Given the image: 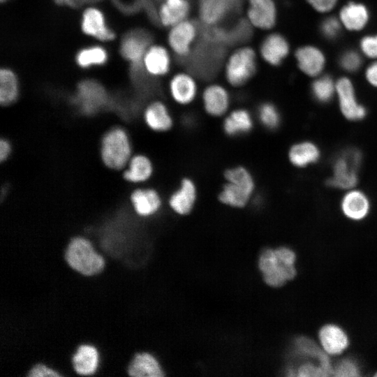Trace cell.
Returning a JSON list of instances; mask_svg holds the SVG:
<instances>
[{"mask_svg":"<svg viewBox=\"0 0 377 377\" xmlns=\"http://www.w3.org/2000/svg\"><path fill=\"white\" fill-rule=\"evenodd\" d=\"M259 61L257 49L251 45L243 44L233 48L222 65L226 84L235 89L246 86L256 75Z\"/></svg>","mask_w":377,"mask_h":377,"instance_id":"obj_1","label":"cell"},{"mask_svg":"<svg viewBox=\"0 0 377 377\" xmlns=\"http://www.w3.org/2000/svg\"><path fill=\"white\" fill-rule=\"evenodd\" d=\"M225 183L218 199L221 204L233 208H243L251 201L256 189V182L251 171L244 165L226 169Z\"/></svg>","mask_w":377,"mask_h":377,"instance_id":"obj_2","label":"cell"},{"mask_svg":"<svg viewBox=\"0 0 377 377\" xmlns=\"http://www.w3.org/2000/svg\"><path fill=\"white\" fill-rule=\"evenodd\" d=\"M362 163L363 153L357 147L341 149L332 158V174L325 180V185L344 191L357 187Z\"/></svg>","mask_w":377,"mask_h":377,"instance_id":"obj_3","label":"cell"},{"mask_svg":"<svg viewBox=\"0 0 377 377\" xmlns=\"http://www.w3.org/2000/svg\"><path fill=\"white\" fill-rule=\"evenodd\" d=\"M295 254L290 249L281 247L267 249L259 260V267L265 281L273 287H279L296 275Z\"/></svg>","mask_w":377,"mask_h":377,"instance_id":"obj_4","label":"cell"},{"mask_svg":"<svg viewBox=\"0 0 377 377\" xmlns=\"http://www.w3.org/2000/svg\"><path fill=\"white\" fill-rule=\"evenodd\" d=\"M64 258L73 269L85 276L100 273L105 265V258L96 250L92 242L83 236L71 239Z\"/></svg>","mask_w":377,"mask_h":377,"instance_id":"obj_5","label":"cell"},{"mask_svg":"<svg viewBox=\"0 0 377 377\" xmlns=\"http://www.w3.org/2000/svg\"><path fill=\"white\" fill-rule=\"evenodd\" d=\"M200 23L191 17L167 29L166 45L175 58L188 59L200 37Z\"/></svg>","mask_w":377,"mask_h":377,"instance_id":"obj_6","label":"cell"},{"mask_svg":"<svg viewBox=\"0 0 377 377\" xmlns=\"http://www.w3.org/2000/svg\"><path fill=\"white\" fill-rule=\"evenodd\" d=\"M131 146L126 132L120 127L108 131L101 140V154L104 164L111 169H121L128 163Z\"/></svg>","mask_w":377,"mask_h":377,"instance_id":"obj_7","label":"cell"},{"mask_svg":"<svg viewBox=\"0 0 377 377\" xmlns=\"http://www.w3.org/2000/svg\"><path fill=\"white\" fill-rule=\"evenodd\" d=\"M167 88L173 103L182 107L191 105L200 93L196 76L186 69L173 71L168 76Z\"/></svg>","mask_w":377,"mask_h":377,"instance_id":"obj_8","label":"cell"},{"mask_svg":"<svg viewBox=\"0 0 377 377\" xmlns=\"http://www.w3.org/2000/svg\"><path fill=\"white\" fill-rule=\"evenodd\" d=\"M242 0H196L199 23L207 28L218 27L235 14Z\"/></svg>","mask_w":377,"mask_h":377,"instance_id":"obj_9","label":"cell"},{"mask_svg":"<svg viewBox=\"0 0 377 377\" xmlns=\"http://www.w3.org/2000/svg\"><path fill=\"white\" fill-rule=\"evenodd\" d=\"M246 23L253 29L268 32L276 27L278 9L275 0H244Z\"/></svg>","mask_w":377,"mask_h":377,"instance_id":"obj_10","label":"cell"},{"mask_svg":"<svg viewBox=\"0 0 377 377\" xmlns=\"http://www.w3.org/2000/svg\"><path fill=\"white\" fill-rule=\"evenodd\" d=\"M336 96L343 117L351 122L364 120L368 114L367 108L357 98L352 81L346 77L336 82Z\"/></svg>","mask_w":377,"mask_h":377,"instance_id":"obj_11","label":"cell"},{"mask_svg":"<svg viewBox=\"0 0 377 377\" xmlns=\"http://www.w3.org/2000/svg\"><path fill=\"white\" fill-rule=\"evenodd\" d=\"M200 96L205 112L212 117H224L230 111L232 97L228 87L223 83H207L200 90Z\"/></svg>","mask_w":377,"mask_h":377,"instance_id":"obj_12","label":"cell"},{"mask_svg":"<svg viewBox=\"0 0 377 377\" xmlns=\"http://www.w3.org/2000/svg\"><path fill=\"white\" fill-rule=\"evenodd\" d=\"M174 59L166 44L152 43L142 59L144 73L154 78L168 77L172 73Z\"/></svg>","mask_w":377,"mask_h":377,"instance_id":"obj_13","label":"cell"},{"mask_svg":"<svg viewBox=\"0 0 377 377\" xmlns=\"http://www.w3.org/2000/svg\"><path fill=\"white\" fill-rule=\"evenodd\" d=\"M260 61L271 67L281 66L290 54L287 38L279 32L268 31L256 47Z\"/></svg>","mask_w":377,"mask_h":377,"instance_id":"obj_14","label":"cell"},{"mask_svg":"<svg viewBox=\"0 0 377 377\" xmlns=\"http://www.w3.org/2000/svg\"><path fill=\"white\" fill-rule=\"evenodd\" d=\"M371 204L368 194L355 187L344 191L340 199L339 207L341 212L348 219L360 221L369 215Z\"/></svg>","mask_w":377,"mask_h":377,"instance_id":"obj_15","label":"cell"},{"mask_svg":"<svg viewBox=\"0 0 377 377\" xmlns=\"http://www.w3.org/2000/svg\"><path fill=\"white\" fill-rule=\"evenodd\" d=\"M151 43V36L145 31H131L124 36L120 53L131 63L132 68H142L144 55Z\"/></svg>","mask_w":377,"mask_h":377,"instance_id":"obj_16","label":"cell"},{"mask_svg":"<svg viewBox=\"0 0 377 377\" xmlns=\"http://www.w3.org/2000/svg\"><path fill=\"white\" fill-rule=\"evenodd\" d=\"M75 101L83 113L91 114L106 103L107 94L98 82L83 80L78 84Z\"/></svg>","mask_w":377,"mask_h":377,"instance_id":"obj_17","label":"cell"},{"mask_svg":"<svg viewBox=\"0 0 377 377\" xmlns=\"http://www.w3.org/2000/svg\"><path fill=\"white\" fill-rule=\"evenodd\" d=\"M193 10L190 0H161L156 9V20L164 29L191 17Z\"/></svg>","mask_w":377,"mask_h":377,"instance_id":"obj_18","label":"cell"},{"mask_svg":"<svg viewBox=\"0 0 377 377\" xmlns=\"http://www.w3.org/2000/svg\"><path fill=\"white\" fill-rule=\"evenodd\" d=\"M198 198V189L195 182L190 177L181 179L177 188L168 198L171 210L178 215H187L194 208Z\"/></svg>","mask_w":377,"mask_h":377,"instance_id":"obj_19","label":"cell"},{"mask_svg":"<svg viewBox=\"0 0 377 377\" xmlns=\"http://www.w3.org/2000/svg\"><path fill=\"white\" fill-rule=\"evenodd\" d=\"M322 152L319 146L309 140H300L293 144L288 149L287 157L295 168L303 169L319 162Z\"/></svg>","mask_w":377,"mask_h":377,"instance_id":"obj_20","label":"cell"},{"mask_svg":"<svg viewBox=\"0 0 377 377\" xmlns=\"http://www.w3.org/2000/svg\"><path fill=\"white\" fill-rule=\"evenodd\" d=\"M82 31L101 41H110L115 38L114 31L106 24L103 13L96 8H88L81 21Z\"/></svg>","mask_w":377,"mask_h":377,"instance_id":"obj_21","label":"cell"},{"mask_svg":"<svg viewBox=\"0 0 377 377\" xmlns=\"http://www.w3.org/2000/svg\"><path fill=\"white\" fill-rule=\"evenodd\" d=\"M295 58L300 70L310 77L319 76L325 65L324 54L313 45L298 47L295 52Z\"/></svg>","mask_w":377,"mask_h":377,"instance_id":"obj_22","label":"cell"},{"mask_svg":"<svg viewBox=\"0 0 377 377\" xmlns=\"http://www.w3.org/2000/svg\"><path fill=\"white\" fill-rule=\"evenodd\" d=\"M143 117L146 125L155 132H167L174 126L168 105L160 100L151 102L145 109Z\"/></svg>","mask_w":377,"mask_h":377,"instance_id":"obj_23","label":"cell"},{"mask_svg":"<svg viewBox=\"0 0 377 377\" xmlns=\"http://www.w3.org/2000/svg\"><path fill=\"white\" fill-rule=\"evenodd\" d=\"M223 117L222 128L229 137L247 134L254 126L253 117L246 108H237L230 110Z\"/></svg>","mask_w":377,"mask_h":377,"instance_id":"obj_24","label":"cell"},{"mask_svg":"<svg viewBox=\"0 0 377 377\" xmlns=\"http://www.w3.org/2000/svg\"><path fill=\"white\" fill-rule=\"evenodd\" d=\"M131 201L136 214L142 217L156 214L163 205L160 193L151 188L135 190L131 195Z\"/></svg>","mask_w":377,"mask_h":377,"instance_id":"obj_25","label":"cell"},{"mask_svg":"<svg viewBox=\"0 0 377 377\" xmlns=\"http://www.w3.org/2000/svg\"><path fill=\"white\" fill-rule=\"evenodd\" d=\"M99 362L97 348L91 344H80L72 357V364L77 375H94Z\"/></svg>","mask_w":377,"mask_h":377,"instance_id":"obj_26","label":"cell"},{"mask_svg":"<svg viewBox=\"0 0 377 377\" xmlns=\"http://www.w3.org/2000/svg\"><path fill=\"white\" fill-rule=\"evenodd\" d=\"M128 374L133 377H161L163 371L156 359L145 352L136 353L128 366Z\"/></svg>","mask_w":377,"mask_h":377,"instance_id":"obj_27","label":"cell"},{"mask_svg":"<svg viewBox=\"0 0 377 377\" xmlns=\"http://www.w3.org/2000/svg\"><path fill=\"white\" fill-rule=\"evenodd\" d=\"M319 339L323 350L330 355L341 353L348 346L345 332L335 325H326L319 332Z\"/></svg>","mask_w":377,"mask_h":377,"instance_id":"obj_28","label":"cell"},{"mask_svg":"<svg viewBox=\"0 0 377 377\" xmlns=\"http://www.w3.org/2000/svg\"><path fill=\"white\" fill-rule=\"evenodd\" d=\"M369 13L362 3L349 2L345 5L339 13V20L342 25L350 31H360L367 24Z\"/></svg>","mask_w":377,"mask_h":377,"instance_id":"obj_29","label":"cell"},{"mask_svg":"<svg viewBox=\"0 0 377 377\" xmlns=\"http://www.w3.org/2000/svg\"><path fill=\"white\" fill-rule=\"evenodd\" d=\"M295 343V349L299 355L316 359L327 376L333 374V367L327 353L323 351L312 339L301 337L296 339Z\"/></svg>","mask_w":377,"mask_h":377,"instance_id":"obj_30","label":"cell"},{"mask_svg":"<svg viewBox=\"0 0 377 377\" xmlns=\"http://www.w3.org/2000/svg\"><path fill=\"white\" fill-rule=\"evenodd\" d=\"M154 172L151 161L147 156L138 154L131 158L128 168L124 172L128 182L140 183L151 178Z\"/></svg>","mask_w":377,"mask_h":377,"instance_id":"obj_31","label":"cell"},{"mask_svg":"<svg viewBox=\"0 0 377 377\" xmlns=\"http://www.w3.org/2000/svg\"><path fill=\"white\" fill-rule=\"evenodd\" d=\"M18 96V82L14 72L7 68L0 70V103L7 105L14 103Z\"/></svg>","mask_w":377,"mask_h":377,"instance_id":"obj_32","label":"cell"},{"mask_svg":"<svg viewBox=\"0 0 377 377\" xmlns=\"http://www.w3.org/2000/svg\"><path fill=\"white\" fill-rule=\"evenodd\" d=\"M256 114L260 124L267 130L276 131L281 126V114L276 105L272 102L264 101L260 103Z\"/></svg>","mask_w":377,"mask_h":377,"instance_id":"obj_33","label":"cell"},{"mask_svg":"<svg viewBox=\"0 0 377 377\" xmlns=\"http://www.w3.org/2000/svg\"><path fill=\"white\" fill-rule=\"evenodd\" d=\"M311 92L318 103H329L336 95V82L330 76H319L311 84Z\"/></svg>","mask_w":377,"mask_h":377,"instance_id":"obj_34","label":"cell"},{"mask_svg":"<svg viewBox=\"0 0 377 377\" xmlns=\"http://www.w3.org/2000/svg\"><path fill=\"white\" fill-rule=\"evenodd\" d=\"M107 60L108 52L105 49L96 45L80 50L75 57L77 64L82 68L105 64Z\"/></svg>","mask_w":377,"mask_h":377,"instance_id":"obj_35","label":"cell"},{"mask_svg":"<svg viewBox=\"0 0 377 377\" xmlns=\"http://www.w3.org/2000/svg\"><path fill=\"white\" fill-rule=\"evenodd\" d=\"M362 63V58L359 53L354 50H347L343 52L339 59L341 67L350 73L357 71Z\"/></svg>","mask_w":377,"mask_h":377,"instance_id":"obj_36","label":"cell"},{"mask_svg":"<svg viewBox=\"0 0 377 377\" xmlns=\"http://www.w3.org/2000/svg\"><path fill=\"white\" fill-rule=\"evenodd\" d=\"M360 369L357 364L351 359H345L340 361L334 369L333 375L335 376H358Z\"/></svg>","mask_w":377,"mask_h":377,"instance_id":"obj_37","label":"cell"},{"mask_svg":"<svg viewBox=\"0 0 377 377\" xmlns=\"http://www.w3.org/2000/svg\"><path fill=\"white\" fill-rule=\"evenodd\" d=\"M341 21L334 17H330L323 20L320 26L323 35L328 39L337 38L341 31Z\"/></svg>","mask_w":377,"mask_h":377,"instance_id":"obj_38","label":"cell"},{"mask_svg":"<svg viewBox=\"0 0 377 377\" xmlns=\"http://www.w3.org/2000/svg\"><path fill=\"white\" fill-rule=\"evenodd\" d=\"M360 49L367 57L377 59V34L364 36L360 41Z\"/></svg>","mask_w":377,"mask_h":377,"instance_id":"obj_39","label":"cell"},{"mask_svg":"<svg viewBox=\"0 0 377 377\" xmlns=\"http://www.w3.org/2000/svg\"><path fill=\"white\" fill-rule=\"evenodd\" d=\"M27 377H59L60 374L43 363H36L29 370Z\"/></svg>","mask_w":377,"mask_h":377,"instance_id":"obj_40","label":"cell"},{"mask_svg":"<svg viewBox=\"0 0 377 377\" xmlns=\"http://www.w3.org/2000/svg\"><path fill=\"white\" fill-rule=\"evenodd\" d=\"M297 376L302 377L327 376L325 371L320 365H316L311 362H307L300 366L297 370Z\"/></svg>","mask_w":377,"mask_h":377,"instance_id":"obj_41","label":"cell"},{"mask_svg":"<svg viewBox=\"0 0 377 377\" xmlns=\"http://www.w3.org/2000/svg\"><path fill=\"white\" fill-rule=\"evenodd\" d=\"M318 12L327 13L333 9L338 0H306Z\"/></svg>","mask_w":377,"mask_h":377,"instance_id":"obj_42","label":"cell"},{"mask_svg":"<svg viewBox=\"0 0 377 377\" xmlns=\"http://www.w3.org/2000/svg\"><path fill=\"white\" fill-rule=\"evenodd\" d=\"M365 77L371 86L377 88V61L368 66L365 72Z\"/></svg>","mask_w":377,"mask_h":377,"instance_id":"obj_43","label":"cell"},{"mask_svg":"<svg viewBox=\"0 0 377 377\" xmlns=\"http://www.w3.org/2000/svg\"><path fill=\"white\" fill-rule=\"evenodd\" d=\"M11 151V147L9 142L5 139L0 141V159L1 161L6 160Z\"/></svg>","mask_w":377,"mask_h":377,"instance_id":"obj_44","label":"cell"},{"mask_svg":"<svg viewBox=\"0 0 377 377\" xmlns=\"http://www.w3.org/2000/svg\"><path fill=\"white\" fill-rule=\"evenodd\" d=\"M6 1H8V0H1V2L3 3V2Z\"/></svg>","mask_w":377,"mask_h":377,"instance_id":"obj_45","label":"cell"},{"mask_svg":"<svg viewBox=\"0 0 377 377\" xmlns=\"http://www.w3.org/2000/svg\"><path fill=\"white\" fill-rule=\"evenodd\" d=\"M375 376H377V374H376Z\"/></svg>","mask_w":377,"mask_h":377,"instance_id":"obj_46","label":"cell"},{"mask_svg":"<svg viewBox=\"0 0 377 377\" xmlns=\"http://www.w3.org/2000/svg\"><path fill=\"white\" fill-rule=\"evenodd\" d=\"M159 1H161V0H158Z\"/></svg>","mask_w":377,"mask_h":377,"instance_id":"obj_47","label":"cell"}]
</instances>
